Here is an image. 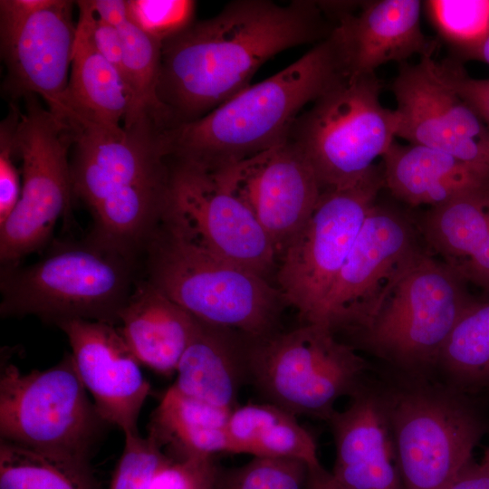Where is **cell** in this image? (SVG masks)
<instances>
[{
	"label": "cell",
	"mask_w": 489,
	"mask_h": 489,
	"mask_svg": "<svg viewBox=\"0 0 489 489\" xmlns=\"http://www.w3.org/2000/svg\"><path fill=\"white\" fill-rule=\"evenodd\" d=\"M231 412L171 386L151 414L148 436L175 461L231 454L226 431Z\"/></svg>",
	"instance_id": "obj_26"
},
{
	"label": "cell",
	"mask_w": 489,
	"mask_h": 489,
	"mask_svg": "<svg viewBox=\"0 0 489 489\" xmlns=\"http://www.w3.org/2000/svg\"><path fill=\"white\" fill-rule=\"evenodd\" d=\"M98 17L118 26L129 17L128 4L125 0H91Z\"/></svg>",
	"instance_id": "obj_40"
},
{
	"label": "cell",
	"mask_w": 489,
	"mask_h": 489,
	"mask_svg": "<svg viewBox=\"0 0 489 489\" xmlns=\"http://www.w3.org/2000/svg\"><path fill=\"white\" fill-rule=\"evenodd\" d=\"M404 489H444L472 462L489 431L483 397L437 377L378 374Z\"/></svg>",
	"instance_id": "obj_4"
},
{
	"label": "cell",
	"mask_w": 489,
	"mask_h": 489,
	"mask_svg": "<svg viewBox=\"0 0 489 489\" xmlns=\"http://www.w3.org/2000/svg\"><path fill=\"white\" fill-rule=\"evenodd\" d=\"M0 489H101L91 465L0 440Z\"/></svg>",
	"instance_id": "obj_30"
},
{
	"label": "cell",
	"mask_w": 489,
	"mask_h": 489,
	"mask_svg": "<svg viewBox=\"0 0 489 489\" xmlns=\"http://www.w3.org/2000/svg\"><path fill=\"white\" fill-rule=\"evenodd\" d=\"M319 5L333 24L330 34L345 76L376 74L388 62H407L415 54L432 55L418 0L323 1Z\"/></svg>",
	"instance_id": "obj_17"
},
{
	"label": "cell",
	"mask_w": 489,
	"mask_h": 489,
	"mask_svg": "<svg viewBox=\"0 0 489 489\" xmlns=\"http://www.w3.org/2000/svg\"><path fill=\"white\" fill-rule=\"evenodd\" d=\"M417 252L408 220L375 204L314 323L347 335L364 326Z\"/></svg>",
	"instance_id": "obj_14"
},
{
	"label": "cell",
	"mask_w": 489,
	"mask_h": 489,
	"mask_svg": "<svg viewBox=\"0 0 489 489\" xmlns=\"http://www.w3.org/2000/svg\"><path fill=\"white\" fill-rule=\"evenodd\" d=\"M436 377L465 394L489 397V300L474 302L439 355Z\"/></svg>",
	"instance_id": "obj_28"
},
{
	"label": "cell",
	"mask_w": 489,
	"mask_h": 489,
	"mask_svg": "<svg viewBox=\"0 0 489 489\" xmlns=\"http://www.w3.org/2000/svg\"><path fill=\"white\" fill-rule=\"evenodd\" d=\"M329 424L335 445L331 472L344 489H404L378 374L336 410Z\"/></svg>",
	"instance_id": "obj_20"
},
{
	"label": "cell",
	"mask_w": 489,
	"mask_h": 489,
	"mask_svg": "<svg viewBox=\"0 0 489 489\" xmlns=\"http://www.w3.org/2000/svg\"><path fill=\"white\" fill-rule=\"evenodd\" d=\"M123 129H70L72 197L91 215L89 239L140 261L162 222L170 164L152 118Z\"/></svg>",
	"instance_id": "obj_2"
},
{
	"label": "cell",
	"mask_w": 489,
	"mask_h": 489,
	"mask_svg": "<svg viewBox=\"0 0 489 489\" xmlns=\"http://www.w3.org/2000/svg\"><path fill=\"white\" fill-rule=\"evenodd\" d=\"M142 258L146 279L199 321L253 339L278 331L287 303L264 277L196 248L162 224Z\"/></svg>",
	"instance_id": "obj_7"
},
{
	"label": "cell",
	"mask_w": 489,
	"mask_h": 489,
	"mask_svg": "<svg viewBox=\"0 0 489 489\" xmlns=\"http://www.w3.org/2000/svg\"><path fill=\"white\" fill-rule=\"evenodd\" d=\"M467 60L479 61L489 64V35Z\"/></svg>",
	"instance_id": "obj_42"
},
{
	"label": "cell",
	"mask_w": 489,
	"mask_h": 489,
	"mask_svg": "<svg viewBox=\"0 0 489 489\" xmlns=\"http://www.w3.org/2000/svg\"><path fill=\"white\" fill-rule=\"evenodd\" d=\"M305 489H344L321 465L309 467Z\"/></svg>",
	"instance_id": "obj_41"
},
{
	"label": "cell",
	"mask_w": 489,
	"mask_h": 489,
	"mask_svg": "<svg viewBox=\"0 0 489 489\" xmlns=\"http://www.w3.org/2000/svg\"><path fill=\"white\" fill-rule=\"evenodd\" d=\"M231 454L288 458L320 465L317 444L296 416L268 402L248 403L232 410L227 426Z\"/></svg>",
	"instance_id": "obj_27"
},
{
	"label": "cell",
	"mask_w": 489,
	"mask_h": 489,
	"mask_svg": "<svg viewBox=\"0 0 489 489\" xmlns=\"http://www.w3.org/2000/svg\"><path fill=\"white\" fill-rule=\"evenodd\" d=\"M423 10L460 60H467L489 35V0H427Z\"/></svg>",
	"instance_id": "obj_31"
},
{
	"label": "cell",
	"mask_w": 489,
	"mask_h": 489,
	"mask_svg": "<svg viewBox=\"0 0 489 489\" xmlns=\"http://www.w3.org/2000/svg\"><path fill=\"white\" fill-rule=\"evenodd\" d=\"M217 489H219V487Z\"/></svg>",
	"instance_id": "obj_44"
},
{
	"label": "cell",
	"mask_w": 489,
	"mask_h": 489,
	"mask_svg": "<svg viewBox=\"0 0 489 489\" xmlns=\"http://www.w3.org/2000/svg\"><path fill=\"white\" fill-rule=\"evenodd\" d=\"M480 465L489 473V446L485 449Z\"/></svg>",
	"instance_id": "obj_43"
},
{
	"label": "cell",
	"mask_w": 489,
	"mask_h": 489,
	"mask_svg": "<svg viewBox=\"0 0 489 489\" xmlns=\"http://www.w3.org/2000/svg\"><path fill=\"white\" fill-rule=\"evenodd\" d=\"M391 91L397 137L450 154L489 176V128L436 72L432 56L399 64Z\"/></svg>",
	"instance_id": "obj_15"
},
{
	"label": "cell",
	"mask_w": 489,
	"mask_h": 489,
	"mask_svg": "<svg viewBox=\"0 0 489 489\" xmlns=\"http://www.w3.org/2000/svg\"><path fill=\"white\" fill-rule=\"evenodd\" d=\"M451 266L418 251L393 282L379 309L351 340L384 360L390 371L436 377L441 350L475 302Z\"/></svg>",
	"instance_id": "obj_6"
},
{
	"label": "cell",
	"mask_w": 489,
	"mask_h": 489,
	"mask_svg": "<svg viewBox=\"0 0 489 489\" xmlns=\"http://www.w3.org/2000/svg\"><path fill=\"white\" fill-rule=\"evenodd\" d=\"M118 326L139 361L159 374L176 373L198 320L146 278H139Z\"/></svg>",
	"instance_id": "obj_22"
},
{
	"label": "cell",
	"mask_w": 489,
	"mask_h": 489,
	"mask_svg": "<svg viewBox=\"0 0 489 489\" xmlns=\"http://www.w3.org/2000/svg\"><path fill=\"white\" fill-rule=\"evenodd\" d=\"M24 100L25 110L20 112L14 134V150L22 162V193L0 225L1 266L17 264L43 248L73 200L71 130L41 105L38 96L29 94Z\"/></svg>",
	"instance_id": "obj_11"
},
{
	"label": "cell",
	"mask_w": 489,
	"mask_h": 489,
	"mask_svg": "<svg viewBox=\"0 0 489 489\" xmlns=\"http://www.w3.org/2000/svg\"><path fill=\"white\" fill-rule=\"evenodd\" d=\"M140 262L82 241L53 244L27 266H1L2 318L34 316L59 327L72 320L119 325Z\"/></svg>",
	"instance_id": "obj_5"
},
{
	"label": "cell",
	"mask_w": 489,
	"mask_h": 489,
	"mask_svg": "<svg viewBox=\"0 0 489 489\" xmlns=\"http://www.w3.org/2000/svg\"><path fill=\"white\" fill-rule=\"evenodd\" d=\"M433 67L437 75L475 110L489 128V78L470 77L461 62L455 59L440 62L433 59Z\"/></svg>",
	"instance_id": "obj_36"
},
{
	"label": "cell",
	"mask_w": 489,
	"mask_h": 489,
	"mask_svg": "<svg viewBox=\"0 0 489 489\" xmlns=\"http://www.w3.org/2000/svg\"><path fill=\"white\" fill-rule=\"evenodd\" d=\"M108 427L90 400L72 354L28 373L2 357L0 440L91 465Z\"/></svg>",
	"instance_id": "obj_10"
},
{
	"label": "cell",
	"mask_w": 489,
	"mask_h": 489,
	"mask_svg": "<svg viewBox=\"0 0 489 489\" xmlns=\"http://www.w3.org/2000/svg\"><path fill=\"white\" fill-rule=\"evenodd\" d=\"M58 328L68 339L75 369L100 416L124 436L139 434L138 420L150 385L120 328L86 320Z\"/></svg>",
	"instance_id": "obj_19"
},
{
	"label": "cell",
	"mask_w": 489,
	"mask_h": 489,
	"mask_svg": "<svg viewBox=\"0 0 489 489\" xmlns=\"http://www.w3.org/2000/svg\"><path fill=\"white\" fill-rule=\"evenodd\" d=\"M21 110L10 104L7 116L0 125V225L15 208L22 193V173L15 166L14 134Z\"/></svg>",
	"instance_id": "obj_35"
},
{
	"label": "cell",
	"mask_w": 489,
	"mask_h": 489,
	"mask_svg": "<svg viewBox=\"0 0 489 489\" xmlns=\"http://www.w3.org/2000/svg\"><path fill=\"white\" fill-rule=\"evenodd\" d=\"M247 364L249 384L265 402L326 422L335 403L354 396L373 375L354 347L317 323L248 337Z\"/></svg>",
	"instance_id": "obj_8"
},
{
	"label": "cell",
	"mask_w": 489,
	"mask_h": 489,
	"mask_svg": "<svg viewBox=\"0 0 489 489\" xmlns=\"http://www.w3.org/2000/svg\"><path fill=\"white\" fill-rule=\"evenodd\" d=\"M247 342L240 332L198 321L172 387L212 406L235 409L241 388L249 384Z\"/></svg>",
	"instance_id": "obj_23"
},
{
	"label": "cell",
	"mask_w": 489,
	"mask_h": 489,
	"mask_svg": "<svg viewBox=\"0 0 489 489\" xmlns=\"http://www.w3.org/2000/svg\"><path fill=\"white\" fill-rule=\"evenodd\" d=\"M423 230L445 264L489 291V187L432 206Z\"/></svg>",
	"instance_id": "obj_25"
},
{
	"label": "cell",
	"mask_w": 489,
	"mask_h": 489,
	"mask_svg": "<svg viewBox=\"0 0 489 489\" xmlns=\"http://www.w3.org/2000/svg\"><path fill=\"white\" fill-rule=\"evenodd\" d=\"M79 18L65 95L69 128L96 127L120 133L129 95L119 70L97 50L91 36V0L76 1Z\"/></svg>",
	"instance_id": "obj_21"
},
{
	"label": "cell",
	"mask_w": 489,
	"mask_h": 489,
	"mask_svg": "<svg viewBox=\"0 0 489 489\" xmlns=\"http://www.w3.org/2000/svg\"><path fill=\"white\" fill-rule=\"evenodd\" d=\"M345 74L330 35L207 114L160 132L170 161L216 170L285 142L302 109Z\"/></svg>",
	"instance_id": "obj_3"
},
{
	"label": "cell",
	"mask_w": 489,
	"mask_h": 489,
	"mask_svg": "<svg viewBox=\"0 0 489 489\" xmlns=\"http://www.w3.org/2000/svg\"><path fill=\"white\" fill-rule=\"evenodd\" d=\"M383 177L391 194L411 206H436L489 187V176L446 152L393 141L383 155Z\"/></svg>",
	"instance_id": "obj_24"
},
{
	"label": "cell",
	"mask_w": 489,
	"mask_h": 489,
	"mask_svg": "<svg viewBox=\"0 0 489 489\" xmlns=\"http://www.w3.org/2000/svg\"><path fill=\"white\" fill-rule=\"evenodd\" d=\"M309 466L288 458L253 457L238 467L222 470L219 489H305Z\"/></svg>",
	"instance_id": "obj_32"
},
{
	"label": "cell",
	"mask_w": 489,
	"mask_h": 489,
	"mask_svg": "<svg viewBox=\"0 0 489 489\" xmlns=\"http://www.w3.org/2000/svg\"><path fill=\"white\" fill-rule=\"evenodd\" d=\"M383 186V171L375 166L354 185L322 191L279 257L277 288L303 323L315 322Z\"/></svg>",
	"instance_id": "obj_12"
},
{
	"label": "cell",
	"mask_w": 489,
	"mask_h": 489,
	"mask_svg": "<svg viewBox=\"0 0 489 489\" xmlns=\"http://www.w3.org/2000/svg\"><path fill=\"white\" fill-rule=\"evenodd\" d=\"M212 172L251 212L278 258L309 219L322 193L310 162L288 139Z\"/></svg>",
	"instance_id": "obj_16"
},
{
	"label": "cell",
	"mask_w": 489,
	"mask_h": 489,
	"mask_svg": "<svg viewBox=\"0 0 489 489\" xmlns=\"http://www.w3.org/2000/svg\"><path fill=\"white\" fill-rule=\"evenodd\" d=\"M332 28L318 1L237 0L193 22L162 42L157 97L166 129L207 114L249 86L273 56L318 43Z\"/></svg>",
	"instance_id": "obj_1"
},
{
	"label": "cell",
	"mask_w": 489,
	"mask_h": 489,
	"mask_svg": "<svg viewBox=\"0 0 489 489\" xmlns=\"http://www.w3.org/2000/svg\"><path fill=\"white\" fill-rule=\"evenodd\" d=\"M123 44L121 75L129 95L123 128L149 116L165 129V115L157 97L162 42L149 34L129 17L117 26Z\"/></svg>",
	"instance_id": "obj_29"
},
{
	"label": "cell",
	"mask_w": 489,
	"mask_h": 489,
	"mask_svg": "<svg viewBox=\"0 0 489 489\" xmlns=\"http://www.w3.org/2000/svg\"><path fill=\"white\" fill-rule=\"evenodd\" d=\"M129 19L163 42L194 21L196 2L189 0H129Z\"/></svg>",
	"instance_id": "obj_34"
},
{
	"label": "cell",
	"mask_w": 489,
	"mask_h": 489,
	"mask_svg": "<svg viewBox=\"0 0 489 489\" xmlns=\"http://www.w3.org/2000/svg\"><path fill=\"white\" fill-rule=\"evenodd\" d=\"M91 36L100 53L121 74L123 44L119 29L98 17L94 12L91 21Z\"/></svg>",
	"instance_id": "obj_37"
},
{
	"label": "cell",
	"mask_w": 489,
	"mask_h": 489,
	"mask_svg": "<svg viewBox=\"0 0 489 489\" xmlns=\"http://www.w3.org/2000/svg\"><path fill=\"white\" fill-rule=\"evenodd\" d=\"M376 74L344 76L295 120L288 140L312 167L322 191L356 184L391 146L400 115L379 100Z\"/></svg>",
	"instance_id": "obj_9"
},
{
	"label": "cell",
	"mask_w": 489,
	"mask_h": 489,
	"mask_svg": "<svg viewBox=\"0 0 489 489\" xmlns=\"http://www.w3.org/2000/svg\"><path fill=\"white\" fill-rule=\"evenodd\" d=\"M169 163L161 224L196 248L266 279L278 257L251 212L212 171L183 162Z\"/></svg>",
	"instance_id": "obj_13"
},
{
	"label": "cell",
	"mask_w": 489,
	"mask_h": 489,
	"mask_svg": "<svg viewBox=\"0 0 489 489\" xmlns=\"http://www.w3.org/2000/svg\"><path fill=\"white\" fill-rule=\"evenodd\" d=\"M444 489H489V473L472 461Z\"/></svg>",
	"instance_id": "obj_39"
},
{
	"label": "cell",
	"mask_w": 489,
	"mask_h": 489,
	"mask_svg": "<svg viewBox=\"0 0 489 489\" xmlns=\"http://www.w3.org/2000/svg\"><path fill=\"white\" fill-rule=\"evenodd\" d=\"M50 3L51 0H1L0 34L14 30L30 15Z\"/></svg>",
	"instance_id": "obj_38"
},
{
	"label": "cell",
	"mask_w": 489,
	"mask_h": 489,
	"mask_svg": "<svg viewBox=\"0 0 489 489\" xmlns=\"http://www.w3.org/2000/svg\"><path fill=\"white\" fill-rule=\"evenodd\" d=\"M172 460L150 436L126 435L109 489H149L156 475Z\"/></svg>",
	"instance_id": "obj_33"
},
{
	"label": "cell",
	"mask_w": 489,
	"mask_h": 489,
	"mask_svg": "<svg viewBox=\"0 0 489 489\" xmlns=\"http://www.w3.org/2000/svg\"><path fill=\"white\" fill-rule=\"evenodd\" d=\"M72 7V1L51 0L14 30L0 34L8 94L14 99L40 96L64 123V100L76 36Z\"/></svg>",
	"instance_id": "obj_18"
}]
</instances>
